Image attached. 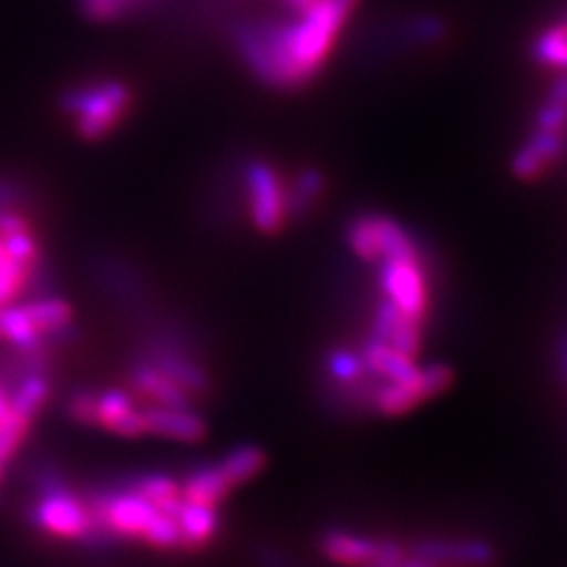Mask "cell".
I'll use <instances>...</instances> for the list:
<instances>
[{"label":"cell","instance_id":"obj_21","mask_svg":"<svg viewBox=\"0 0 567 567\" xmlns=\"http://www.w3.org/2000/svg\"><path fill=\"white\" fill-rule=\"evenodd\" d=\"M135 489L142 494L143 498H147L154 507L163 511L171 517H177V513L182 511V486L163 473H152L145 475L137 484Z\"/></svg>","mask_w":567,"mask_h":567},{"label":"cell","instance_id":"obj_13","mask_svg":"<svg viewBox=\"0 0 567 567\" xmlns=\"http://www.w3.org/2000/svg\"><path fill=\"white\" fill-rule=\"evenodd\" d=\"M182 486V498L187 503H200L219 507L231 492V486L219 465H203L192 468Z\"/></svg>","mask_w":567,"mask_h":567},{"label":"cell","instance_id":"obj_7","mask_svg":"<svg viewBox=\"0 0 567 567\" xmlns=\"http://www.w3.org/2000/svg\"><path fill=\"white\" fill-rule=\"evenodd\" d=\"M412 559L429 566L487 567L494 564L496 550L477 538L461 540H423L410 550Z\"/></svg>","mask_w":567,"mask_h":567},{"label":"cell","instance_id":"obj_3","mask_svg":"<svg viewBox=\"0 0 567 567\" xmlns=\"http://www.w3.org/2000/svg\"><path fill=\"white\" fill-rule=\"evenodd\" d=\"M244 187L252 225L264 234L280 231L295 210L290 185L282 175L271 164L255 161L244 168Z\"/></svg>","mask_w":567,"mask_h":567},{"label":"cell","instance_id":"obj_9","mask_svg":"<svg viewBox=\"0 0 567 567\" xmlns=\"http://www.w3.org/2000/svg\"><path fill=\"white\" fill-rule=\"evenodd\" d=\"M145 433L166 437L183 444L203 442L206 435V423L192 412L189 408H168V405H152L142 412Z\"/></svg>","mask_w":567,"mask_h":567},{"label":"cell","instance_id":"obj_1","mask_svg":"<svg viewBox=\"0 0 567 567\" xmlns=\"http://www.w3.org/2000/svg\"><path fill=\"white\" fill-rule=\"evenodd\" d=\"M355 4L358 0H316L290 23L244 28L240 55L271 86H303L322 72Z\"/></svg>","mask_w":567,"mask_h":567},{"label":"cell","instance_id":"obj_6","mask_svg":"<svg viewBox=\"0 0 567 567\" xmlns=\"http://www.w3.org/2000/svg\"><path fill=\"white\" fill-rule=\"evenodd\" d=\"M32 519L47 534L65 540H84L93 532V517L86 501L55 482L42 489L39 503L32 508Z\"/></svg>","mask_w":567,"mask_h":567},{"label":"cell","instance_id":"obj_14","mask_svg":"<svg viewBox=\"0 0 567 567\" xmlns=\"http://www.w3.org/2000/svg\"><path fill=\"white\" fill-rule=\"evenodd\" d=\"M175 519L182 532V547L185 548L204 547L219 529V513L213 505L183 501L182 511Z\"/></svg>","mask_w":567,"mask_h":567},{"label":"cell","instance_id":"obj_15","mask_svg":"<svg viewBox=\"0 0 567 567\" xmlns=\"http://www.w3.org/2000/svg\"><path fill=\"white\" fill-rule=\"evenodd\" d=\"M379 540L353 536L347 532H326L322 550L326 557L343 566H368L377 555Z\"/></svg>","mask_w":567,"mask_h":567},{"label":"cell","instance_id":"obj_4","mask_svg":"<svg viewBox=\"0 0 567 567\" xmlns=\"http://www.w3.org/2000/svg\"><path fill=\"white\" fill-rule=\"evenodd\" d=\"M351 250L368 264L421 255V246L404 227L383 215H362L347 229Z\"/></svg>","mask_w":567,"mask_h":567},{"label":"cell","instance_id":"obj_16","mask_svg":"<svg viewBox=\"0 0 567 567\" xmlns=\"http://www.w3.org/2000/svg\"><path fill=\"white\" fill-rule=\"evenodd\" d=\"M426 400L429 393L423 385V379L419 377L414 381H400L379 386L374 393V408L385 416H402Z\"/></svg>","mask_w":567,"mask_h":567},{"label":"cell","instance_id":"obj_11","mask_svg":"<svg viewBox=\"0 0 567 567\" xmlns=\"http://www.w3.org/2000/svg\"><path fill=\"white\" fill-rule=\"evenodd\" d=\"M131 385L142 393L143 398L152 400L156 405L168 408H189L192 393L175 383L163 370L154 364H137L131 372Z\"/></svg>","mask_w":567,"mask_h":567},{"label":"cell","instance_id":"obj_2","mask_svg":"<svg viewBox=\"0 0 567 567\" xmlns=\"http://www.w3.org/2000/svg\"><path fill=\"white\" fill-rule=\"evenodd\" d=\"M61 107L81 137L97 142L121 126L131 107V89L122 81L84 82L63 95Z\"/></svg>","mask_w":567,"mask_h":567},{"label":"cell","instance_id":"obj_24","mask_svg":"<svg viewBox=\"0 0 567 567\" xmlns=\"http://www.w3.org/2000/svg\"><path fill=\"white\" fill-rule=\"evenodd\" d=\"M133 405V398L122 389H107L97 395V425L110 429L114 421H118L124 412Z\"/></svg>","mask_w":567,"mask_h":567},{"label":"cell","instance_id":"obj_32","mask_svg":"<svg viewBox=\"0 0 567 567\" xmlns=\"http://www.w3.org/2000/svg\"><path fill=\"white\" fill-rule=\"evenodd\" d=\"M288 2H290V7H295V9L299 11V9H305L307 4H311V2H316V0H288Z\"/></svg>","mask_w":567,"mask_h":567},{"label":"cell","instance_id":"obj_22","mask_svg":"<svg viewBox=\"0 0 567 567\" xmlns=\"http://www.w3.org/2000/svg\"><path fill=\"white\" fill-rule=\"evenodd\" d=\"M142 538L152 547H182V532H179L177 519L166 515L163 511L154 513V517L150 519V524L142 532Z\"/></svg>","mask_w":567,"mask_h":567},{"label":"cell","instance_id":"obj_23","mask_svg":"<svg viewBox=\"0 0 567 567\" xmlns=\"http://www.w3.org/2000/svg\"><path fill=\"white\" fill-rule=\"evenodd\" d=\"M328 372L339 383L353 385V383H360L364 379L368 368H365L362 355H355V353L344 351V349H337L328 358Z\"/></svg>","mask_w":567,"mask_h":567},{"label":"cell","instance_id":"obj_27","mask_svg":"<svg viewBox=\"0 0 567 567\" xmlns=\"http://www.w3.org/2000/svg\"><path fill=\"white\" fill-rule=\"evenodd\" d=\"M421 379H423L429 398H435V395H442L447 386L454 383V372L447 364L433 362V364L421 368Z\"/></svg>","mask_w":567,"mask_h":567},{"label":"cell","instance_id":"obj_17","mask_svg":"<svg viewBox=\"0 0 567 567\" xmlns=\"http://www.w3.org/2000/svg\"><path fill=\"white\" fill-rule=\"evenodd\" d=\"M49 393H51V383L42 370L25 372V377L20 379V383L9 395V410L32 425L42 405L49 400Z\"/></svg>","mask_w":567,"mask_h":567},{"label":"cell","instance_id":"obj_18","mask_svg":"<svg viewBox=\"0 0 567 567\" xmlns=\"http://www.w3.org/2000/svg\"><path fill=\"white\" fill-rule=\"evenodd\" d=\"M150 364L163 370L164 374H168L175 383H179L192 395H203L208 391L206 372L200 365L194 364L192 360L183 358L182 353L164 349V351L154 353V362H150Z\"/></svg>","mask_w":567,"mask_h":567},{"label":"cell","instance_id":"obj_5","mask_svg":"<svg viewBox=\"0 0 567 567\" xmlns=\"http://www.w3.org/2000/svg\"><path fill=\"white\" fill-rule=\"evenodd\" d=\"M381 288L385 299L408 318L425 324L429 311V276L425 255L381 261Z\"/></svg>","mask_w":567,"mask_h":567},{"label":"cell","instance_id":"obj_34","mask_svg":"<svg viewBox=\"0 0 567 567\" xmlns=\"http://www.w3.org/2000/svg\"><path fill=\"white\" fill-rule=\"evenodd\" d=\"M0 480H2V461H0Z\"/></svg>","mask_w":567,"mask_h":567},{"label":"cell","instance_id":"obj_33","mask_svg":"<svg viewBox=\"0 0 567 567\" xmlns=\"http://www.w3.org/2000/svg\"><path fill=\"white\" fill-rule=\"evenodd\" d=\"M404 567H433V566H429V564H423V561H419V559H412V557H408V561H405Z\"/></svg>","mask_w":567,"mask_h":567},{"label":"cell","instance_id":"obj_8","mask_svg":"<svg viewBox=\"0 0 567 567\" xmlns=\"http://www.w3.org/2000/svg\"><path fill=\"white\" fill-rule=\"evenodd\" d=\"M423 322L408 318L389 299H383L374 311L372 337L410 358H416L423 349Z\"/></svg>","mask_w":567,"mask_h":567},{"label":"cell","instance_id":"obj_30","mask_svg":"<svg viewBox=\"0 0 567 567\" xmlns=\"http://www.w3.org/2000/svg\"><path fill=\"white\" fill-rule=\"evenodd\" d=\"M557 364H559V377L567 386V330L559 337V343H557Z\"/></svg>","mask_w":567,"mask_h":567},{"label":"cell","instance_id":"obj_28","mask_svg":"<svg viewBox=\"0 0 567 567\" xmlns=\"http://www.w3.org/2000/svg\"><path fill=\"white\" fill-rule=\"evenodd\" d=\"M410 553L395 540H379L374 559L365 567H404Z\"/></svg>","mask_w":567,"mask_h":567},{"label":"cell","instance_id":"obj_20","mask_svg":"<svg viewBox=\"0 0 567 567\" xmlns=\"http://www.w3.org/2000/svg\"><path fill=\"white\" fill-rule=\"evenodd\" d=\"M265 465H267V456H265L264 450L252 446V444H244V446L234 447L231 452H227L224 461L219 463V468H221L227 484L236 487L255 480L264 471Z\"/></svg>","mask_w":567,"mask_h":567},{"label":"cell","instance_id":"obj_26","mask_svg":"<svg viewBox=\"0 0 567 567\" xmlns=\"http://www.w3.org/2000/svg\"><path fill=\"white\" fill-rule=\"evenodd\" d=\"M70 416L81 425H97V395L91 391H79L70 398Z\"/></svg>","mask_w":567,"mask_h":567},{"label":"cell","instance_id":"obj_19","mask_svg":"<svg viewBox=\"0 0 567 567\" xmlns=\"http://www.w3.org/2000/svg\"><path fill=\"white\" fill-rule=\"evenodd\" d=\"M23 307H25L34 328L47 341L55 339V334L68 330L72 322V307L63 299L42 297V299H32V301L23 303Z\"/></svg>","mask_w":567,"mask_h":567},{"label":"cell","instance_id":"obj_12","mask_svg":"<svg viewBox=\"0 0 567 567\" xmlns=\"http://www.w3.org/2000/svg\"><path fill=\"white\" fill-rule=\"evenodd\" d=\"M0 341L13 344L20 353H37L49 343L32 324L23 303L0 307Z\"/></svg>","mask_w":567,"mask_h":567},{"label":"cell","instance_id":"obj_29","mask_svg":"<svg viewBox=\"0 0 567 567\" xmlns=\"http://www.w3.org/2000/svg\"><path fill=\"white\" fill-rule=\"evenodd\" d=\"M107 431L121 435V437H140L145 433V423H143V414L140 410L131 408L128 412H124L118 421H114Z\"/></svg>","mask_w":567,"mask_h":567},{"label":"cell","instance_id":"obj_10","mask_svg":"<svg viewBox=\"0 0 567 567\" xmlns=\"http://www.w3.org/2000/svg\"><path fill=\"white\" fill-rule=\"evenodd\" d=\"M360 355L364 360L368 372L374 374L377 379H385L386 383L414 381L421 377V368L416 365L414 358L405 355L374 337L362 347Z\"/></svg>","mask_w":567,"mask_h":567},{"label":"cell","instance_id":"obj_25","mask_svg":"<svg viewBox=\"0 0 567 567\" xmlns=\"http://www.w3.org/2000/svg\"><path fill=\"white\" fill-rule=\"evenodd\" d=\"M28 429H30V423L23 421L18 414H13L11 410L0 421V461L2 463L16 454V450L20 447L21 440L28 433Z\"/></svg>","mask_w":567,"mask_h":567},{"label":"cell","instance_id":"obj_31","mask_svg":"<svg viewBox=\"0 0 567 567\" xmlns=\"http://www.w3.org/2000/svg\"><path fill=\"white\" fill-rule=\"evenodd\" d=\"M9 414V393L4 391V386L0 383V421Z\"/></svg>","mask_w":567,"mask_h":567}]
</instances>
